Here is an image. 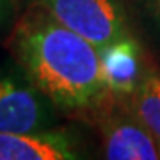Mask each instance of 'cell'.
<instances>
[{"label": "cell", "instance_id": "obj_8", "mask_svg": "<svg viewBox=\"0 0 160 160\" xmlns=\"http://www.w3.org/2000/svg\"><path fill=\"white\" fill-rule=\"evenodd\" d=\"M14 14V0H0V30L11 23Z\"/></svg>", "mask_w": 160, "mask_h": 160}, {"label": "cell", "instance_id": "obj_7", "mask_svg": "<svg viewBox=\"0 0 160 160\" xmlns=\"http://www.w3.org/2000/svg\"><path fill=\"white\" fill-rule=\"evenodd\" d=\"M128 102L133 114L160 142V75L144 71L137 89L128 96Z\"/></svg>", "mask_w": 160, "mask_h": 160}, {"label": "cell", "instance_id": "obj_5", "mask_svg": "<svg viewBox=\"0 0 160 160\" xmlns=\"http://www.w3.org/2000/svg\"><path fill=\"white\" fill-rule=\"evenodd\" d=\"M86 157L78 137L64 128L34 133L0 132V160H75Z\"/></svg>", "mask_w": 160, "mask_h": 160}, {"label": "cell", "instance_id": "obj_6", "mask_svg": "<svg viewBox=\"0 0 160 160\" xmlns=\"http://www.w3.org/2000/svg\"><path fill=\"white\" fill-rule=\"evenodd\" d=\"M100 57H102L103 78L109 91L130 96L137 89L144 75L139 45L128 36L102 48Z\"/></svg>", "mask_w": 160, "mask_h": 160}, {"label": "cell", "instance_id": "obj_2", "mask_svg": "<svg viewBox=\"0 0 160 160\" xmlns=\"http://www.w3.org/2000/svg\"><path fill=\"white\" fill-rule=\"evenodd\" d=\"M59 109L16 59L0 64V132L34 133L57 128Z\"/></svg>", "mask_w": 160, "mask_h": 160}, {"label": "cell", "instance_id": "obj_9", "mask_svg": "<svg viewBox=\"0 0 160 160\" xmlns=\"http://www.w3.org/2000/svg\"><path fill=\"white\" fill-rule=\"evenodd\" d=\"M148 2H149V6H151V9H153V12L160 20V0H148Z\"/></svg>", "mask_w": 160, "mask_h": 160}, {"label": "cell", "instance_id": "obj_1", "mask_svg": "<svg viewBox=\"0 0 160 160\" xmlns=\"http://www.w3.org/2000/svg\"><path fill=\"white\" fill-rule=\"evenodd\" d=\"M12 57L64 112H96L109 96L96 46L34 6L12 32Z\"/></svg>", "mask_w": 160, "mask_h": 160}, {"label": "cell", "instance_id": "obj_4", "mask_svg": "<svg viewBox=\"0 0 160 160\" xmlns=\"http://www.w3.org/2000/svg\"><path fill=\"white\" fill-rule=\"evenodd\" d=\"M38 4L98 50L130 36L119 0H38Z\"/></svg>", "mask_w": 160, "mask_h": 160}, {"label": "cell", "instance_id": "obj_3", "mask_svg": "<svg viewBox=\"0 0 160 160\" xmlns=\"http://www.w3.org/2000/svg\"><path fill=\"white\" fill-rule=\"evenodd\" d=\"M100 112L102 153L109 160H157L160 142L141 123L128 96L109 92L96 109Z\"/></svg>", "mask_w": 160, "mask_h": 160}]
</instances>
